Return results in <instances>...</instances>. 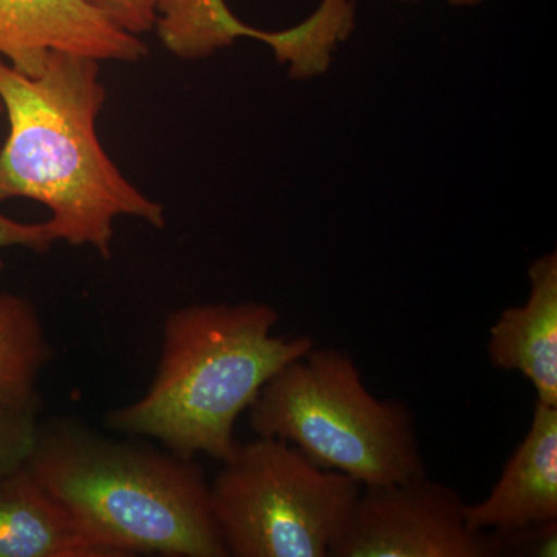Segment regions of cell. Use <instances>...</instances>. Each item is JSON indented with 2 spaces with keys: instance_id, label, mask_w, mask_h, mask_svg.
<instances>
[{
  "instance_id": "obj_1",
  "label": "cell",
  "mask_w": 557,
  "mask_h": 557,
  "mask_svg": "<svg viewBox=\"0 0 557 557\" xmlns=\"http://www.w3.org/2000/svg\"><path fill=\"white\" fill-rule=\"evenodd\" d=\"M0 100L9 135L0 146V201L49 208L54 242L112 256L113 225L134 218L157 230L166 211L121 174L97 135L106 102L100 61L51 51L36 76L0 58Z\"/></svg>"
},
{
  "instance_id": "obj_2",
  "label": "cell",
  "mask_w": 557,
  "mask_h": 557,
  "mask_svg": "<svg viewBox=\"0 0 557 557\" xmlns=\"http://www.w3.org/2000/svg\"><path fill=\"white\" fill-rule=\"evenodd\" d=\"M281 314L269 304H193L168 314L159 368L145 394L112 410L106 424L159 440L182 458L233 457L237 418L289 362L314 347L310 336L273 335Z\"/></svg>"
},
{
  "instance_id": "obj_3",
  "label": "cell",
  "mask_w": 557,
  "mask_h": 557,
  "mask_svg": "<svg viewBox=\"0 0 557 557\" xmlns=\"http://www.w3.org/2000/svg\"><path fill=\"white\" fill-rule=\"evenodd\" d=\"M25 467L120 557H228L194 458L58 418L39 423Z\"/></svg>"
},
{
  "instance_id": "obj_4",
  "label": "cell",
  "mask_w": 557,
  "mask_h": 557,
  "mask_svg": "<svg viewBox=\"0 0 557 557\" xmlns=\"http://www.w3.org/2000/svg\"><path fill=\"white\" fill-rule=\"evenodd\" d=\"M248 423L362 487L428 475L408 406L373 397L338 348L314 346L278 370L249 406Z\"/></svg>"
},
{
  "instance_id": "obj_5",
  "label": "cell",
  "mask_w": 557,
  "mask_h": 557,
  "mask_svg": "<svg viewBox=\"0 0 557 557\" xmlns=\"http://www.w3.org/2000/svg\"><path fill=\"white\" fill-rule=\"evenodd\" d=\"M361 487L287 442L258 437L223 463L211 504L228 556L330 557Z\"/></svg>"
},
{
  "instance_id": "obj_6",
  "label": "cell",
  "mask_w": 557,
  "mask_h": 557,
  "mask_svg": "<svg viewBox=\"0 0 557 557\" xmlns=\"http://www.w3.org/2000/svg\"><path fill=\"white\" fill-rule=\"evenodd\" d=\"M467 502L428 475L364 486L330 557H496L500 537L469 530Z\"/></svg>"
},
{
  "instance_id": "obj_7",
  "label": "cell",
  "mask_w": 557,
  "mask_h": 557,
  "mask_svg": "<svg viewBox=\"0 0 557 557\" xmlns=\"http://www.w3.org/2000/svg\"><path fill=\"white\" fill-rule=\"evenodd\" d=\"M51 51L137 62L148 47L84 0H0V58L36 76Z\"/></svg>"
},
{
  "instance_id": "obj_8",
  "label": "cell",
  "mask_w": 557,
  "mask_h": 557,
  "mask_svg": "<svg viewBox=\"0 0 557 557\" xmlns=\"http://www.w3.org/2000/svg\"><path fill=\"white\" fill-rule=\"evenodd\" d=\"M469 530L508 536L557 520V406L534 405L525 438L487 497L467 504Z\"/></svg>"
},
{
  "instance_id": "obj_9",
  "label": "cell",
  "mask_w": 557,
  "mask_h": 557,
  "mask_svg": "<svg viewBox=\"0 0 557 557\" xmlns=\"http://www.w3.org/2000/svg\"><path fill=\"white\" fill-rule=\"evenodd\" d=\"M530 298L505 310L487 336L491 366L519 372L533 384L536 401L557 406V255L531 263Z\"/></svg>"
},
{
  "instance_id": "obj_10",
  "label": "cell",
  "mask_w": 557,
  "mask_h": 557,
  "mask_svg": "<svg viewBox=\"0 0 557 557\" xmlns=\"http://www.w3.org/2000/svg\"><path fill=\"white\" fill-rule=\"evenodd\" d=\"M0 557H120L27 467L0 480Z\"/></svg>"
},
{
  "instance_id": "obj_11",
  "label": "cell",
  "mask_w": 557,
  "mask_h": 557,
  "mask_svg": "<svg viewBox=\"0 0 557 557\" xmlns=\"http://www.w3.org/2000/svg\"><path fill=\"white\" fill-rule=\"evenodd\" d=\"M54 351L27 298L0 295V405L39 409L38 381Z\"/></svg>"
},
{
  "instance_id": "obj_12",
  "label": "cell",
  "mask_w": 557,
  "mask_h": 557,
  "mask_svg": "<svg viewBox=\"0 0 557 557\" xmlns=\"http://www.w3.org/2000/svg\"><path fill=\"white\" fill-rule=\"evenodd\" d=\"M38 412L0 405V480L27 465L38 434Z\"/></svg>"
},
{
  "instance_id": "obj_13",
  "label": "cell",
  "mask_w": 557,
  "mask_h": 557,
  "mask_svg": "<svg viewBox=\"0 0 557 557\" xmlns=\"http://www.w3.org/2000/svg\"><path fill=\"white\" fill-rule=\"evenodd\" d=\"M121 30L139 36L156 27L157 0H84Z\"/></svg>"
},
{
  "instance_id": "obj_14",
  "label": "cell",
  "mask_w": 557,
  "mask_h": 557,
  "mask_svg": "<svg viewBox=\"0 0 557 557\" xmlns=\"http://www.w3.org/2000/svg\"><path fill=\"white\" fill-rule=\"evenodd\" d=\"M497 536V534H496ZM502 542L504 555H515L523 552V556L556 557L557 556V520L539 523V525L525 528L518 533L508 536H498Z\"/></svg>"
},
{
  "instance_id": "obj_15",
  "label": "cell",
  "mask_w": 557,
  "mask_h": 557,
  "mask_svg": "<svg viewBox=\"0 0 557 557\" xmlns=\"http://www.w3.org/2000/svg\"><path fill=\"white\" fill-rule=\"evenodd\" d=\"M54 244L49 223L17 222L0 212V249L21 247L46 252Z\"/></svg>"
},
{
  "instance_id": "obj_16",
  "label": "cell",
  "mask_w": 557,
  "mask_h": 557,
  "mask_svg": "<svg viewBox=\"0 0 557 557\" xmlns=\"http://www.w3.org/2000/svg\"><path fill=\"white\" fill-rule=\"evenodd\" d=\"M399 2H418V0H399ZM453 5H475V3L482 2V0H448Z\"/></svg>"
},
{
  "instance_id": "obj_17",
  "label": "cell",
  "mask_w": 557,
  "mask_h": 557,
  "mask_svg": "<svg viewBox=\"0 0 557 557\" xmlns=\"http://www.w3.org/2000/svg\"><path fill=\"white\" fill-rule=\"evenodd\" d=\"M3 113V104H2V100H0V115H2Z\"/></svg>"
}]
</instances>
